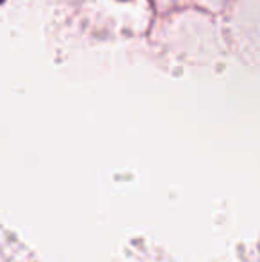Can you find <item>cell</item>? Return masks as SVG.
<instances>
[{"mask_svg":"<svg viewBox=\"0 0 260 262\" xmlns=\"http://www.w3.org/2000/svg\"><path fill=\"white\" fill-rule=\"evenodd\" d=\"M2 2H4V0H0V4H2Z\"/></svg>","mask_w":260,"mask_h":262,"instance_id":"6da1fadb","label":"cell"}]
</instances>
